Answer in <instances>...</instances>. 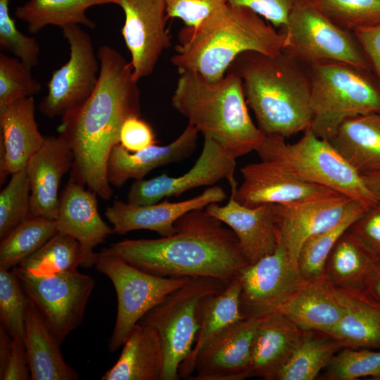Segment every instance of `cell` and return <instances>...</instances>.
I'll return each mask as SVG.
<instances>
[{"instance_id":"cell-1","label":"cell","mask_w":380,"mask_h":380,"mask_svg":"<svg viewBox=\"0 0 380 380\" xmlns=\"http://www.w3.org/2000/svg\"><path fill=\"white\" fill-rule=\"evenodd\" d=\"M100 72L95 89L80 106L62 116L58 136L74 154L71 175L104 200L113 195L107 165L120 144L122 124L140 116V91L130 62L114 48L101 46Z\"/></svg>"},{"instance_id":"cell-2","label":"cell","mask_w":380,"mask_h":380,"mask_svg":"<svg viewBox=\"0 0 380 380\" xmlns=\"http://www.w3.org/2000/svg\"><path fill=\"white\" fill-rule=\"evenodd\" d=\"M175 227L170 236L126 239L100 253L117 256L156 276H207L227 282L249 264L232 230L205 208L189 211L175 222Z\"/></svg>"},{"instance_id":"cell-3","label":"cell","mask_w":380,"mask_h":380,"mask_svg":"<svg viewBox=\"0 0 380 380\" xmlns=\"http://www.w3.org/2000/svg\"><path fill=\"white\" fill-rule=\"evenodd\" d=\"M227 72L241 78L247 105L265 136L286 139L310 128L308 67L284 51L275 55L246 51Z\"/></svg>"},{"instance_id":"cell-4","label":"cell","mask_w":380,"mask_h":380,"mask_svg":"<svg viewBox=\"0 0 380 380\" xmlns=\"http://www.w3.org/2000/svg\"><path fill=\"white\" fill-rule=\"evenodd\" d=\"M179 41L170 58L179 74L194 72L215 82L243 52L280 53L284 36L250 8L227 3L197 25H184Z\"/></svg>"},{"instance_id":"cell-5","label":"cell","mask_w":380,"mask_h":380,"mask_svg":"<svg viewBox=\"0 0 380 380\" xmlns=\"http://www.w3.org/2000/svg\"><path fill=\"white\" fill-rule=\"evenodd\" d=\"M172 106L234 158L255 151L265 138L250 116L241 78L232 72L215 82L179 73Z\"/></svg>"},{"instance_id":"cell-6","label":"cell","mask_w":380,"mask_h":380,"mask_svg":"<svg viewBox=\"0 0 380 380\" xmlns=\"http://www.w3.org/2000/svg\"><path fill=\"white\" fill-rule=\"evenodd\" d=\"M311 80L310 129L331 140L347 120L380 113V86L369 70L327 62L309 67Z\"/></svg>"},{"instance_id":"cell-7","label":"cell","mask_w":380,"mask_h":380,"mask_svg":"<svg viewBox=\"0 0 380 380\" xmlns=\"http://www.w3.org/2000/svg\"><path fill=\"white\" fill-rule=\"evenodd\" d=\"M260 159L273 160L306 182L323 186L369 208L378 203L358 174L330 141L309 128L296 143L285 138L265 136L255 150Z\"/></svg>"},{"instance_id":"cell-8","label":"cell","mask_w":380,"mask_h":380,"mask_svg":"<svg viewBox=\"0 0 380 380\" xmlns=\"http://www.w3.org/2000/svg\"><path fill=\"white\" fill-rule=\"evenodd\" d=\"M227 283L212 277H189L139 321L159 335L164 353L160 380L180 379L179 368L191 351L199 329L201 303L204 298L222 291Z\"/></svg>"},{"instance_id":"cell-9","label":"cell","mask_w":380,"mask_h":380,"mask_svg":"<svg viewBox=\"0 0 380 380\" xmlns=\"http://www.w3.org/2000/svg\"><path fill=\"white\" fill-rule=\"evenodd\" d=\"M282 51L307 67L327 62L369 70L353 32L332 22L313 0H296L288 18Z\"/></svg>"},{"instance_id":"cell-10","label":"cell","mask_w":380,"mask_h":380,"mask_svg":"<svg viewBox=\"0 0 380 380\" xmlns=\"http://www.w3.org/2000/svg\"><path fill=\"white\" fill-rule=\"evenodd\" d=\"M96 270L108 277L117 295L118 310L108 349L114 352L127 340L142 317L167 296L181 287L189 277L156 276L117 256L98 253Z\"/></svg>"},{"instance_id":"cell-11","label":"cell","mask_w":380,"mask_h":380,"mask_svg":"<svg viewBox=\"0 0 380 380\" xmlns=\"http://www.w3.org/2000/svg\"><path fill=\"white\" fill-rule=\"evenodd\" d=\"M18 276L28 298L57 341L61 344L82 322L94 280L77 270L35 276L21 270Z\"/></svg>"},{"instance_id":"cell-12","label":"cell","mask_w":380,"mask_h":380,"mask_svg":"<svg viewBox=\"0 0 380 380\" xmlns=\"http://www.w3.org/2000/svg\"><path fill=\"white\" fill-rule=\"evenodd\" d=\"M244 319L258 320L279 310L304 280L285 247L241 268L235 277Z\"/></svg>"},{"instance_id":"cell-13","label":"cell","mask_w":380,"mask_h":380,"mask_svg":"<svg viewBox=\"0 0 380 380\" xmlns=\"http://www.w3.org/2000/svg\"><path fill=\"white\" fill-rule=\"evenodd\" d=\"M70 46V58L53 72L47 84V94L39 104L44 116H63L84 103L98 82L100 63L89 34L79 25L62 29Z\"/></svg>"},{"instance_id":"cell-14","label":"cell","mask_w":380,"mask_h":380,"mask_svg":"<svg viewBox=\"0 0 380 380\" xmlns=\"http://www.w3.org/2000/svg\"><path fill=\"white\" fill-rule=\"evenodd\" d=\"M114 4L125 13L121 32L138 82L153 72L161 54L170 46L165 0H115Z\"/></svg>"},{"instance_id":"cell-15","label":"cell","mask_w":380,"mask_h":380,"mask_svg":"<svg viewBox=\"0 0 380 380\" xmlns=\"http://www.w3.org/2000/svg\"><path fill=\"white\" fill-rule=\"evenodd\" d=\"M203 149L194 166L184 175L175 177L165 174L132 184L127 201L135 205H150L163 198L178 197L194 188L211 186L234 177L236 158L217 142L203 137Z\"/></svg>"},{"instance_id":"cell-16","label":"cell","mask_w":380,"mask_h":380,"mask_svg":"<svg viewBox=\"0 0 380 380\" xmlns=\"http://www.w3.org/2000/svg\"><path fill=\"white\" fill-rule=\"evenodd\" d=\"M359 202L336 193L321 198L273 204L277 243L297 265L299 251L309 237L337 224Z\"/></svg>"},{"instance_id":"cell-17","label":"cell","mask_w":380,"mask_h":380,"mask_svg":"<svg viewBox=\"0 0 380 380\" xmlns=\"http://www.w3.org/2000/svg\"><path fill=\"white\" fill-rule=\"evenodd\" d=\"M240 172L243 182L236 189L235 198L248 207L284 204L338 193L303 181L277 163L267 159L244 165Z\"/></svg>"},{"instance_id":"cell-18","label":"cell","mask_w":380,"mask_h":380,"mask_svg":"<svg viewBox=\"0 0 380 380\" xmlns=\"http://www.w3.org/2000/svg\"><path fill=\"white\" fill-rule=\"evenodd\" d=\"M258 321L244 319L215 336L197 354L193 367L195 374L188 379L243 380L251 377V344Z\"/></svg>"},{"instance_id":"cell-19","label":"cell","mask_w":380,"mask_h":380,"mask_svg":"<svg viewBox=\"0 0 380 380\" xmlns=\"http://www.w3.org/2000/svg\"><path fill=\"white\" fill-rule=\"evenodd\" d=\"M226 198L224 190L215 185L198 196L178 202L165 199L150 205H135L116 200L106 208L105 215L118 234L146 229L168 236L176 231L175 222L189 211L205 208L210 203H219Z\"/></svg>"},{"instance_id":"cell-20","label":"cell","mask_w":380,"mask_h":380,"mask_svg":"<svg viewBox=\"0 0 380 380\" xmlns=\"http://www.w3.org/2000/svg\"><path fill=\"white\" fill-rule=\"evenodd\" d=\"M97 194L85 189L84 184L70 175V179L59 196L56 218L58 232L75 239L82 249L81 266L95 265L98 253L94 248L103 243L114 233L101 217L98 210Z\"/></svg>"},{"instance_id":"cell-21","label":"cell","mask_w":380,"mask_h":380,"mask_svg":"<svg viewBox=\"0 0 380 380\" xmlns=\"http://www.w3.org/2000/svg\"><path fill=\"white\" fill-rule=\"evenodd\" d=\"M227 181L230 196L227 204L210 203L205 210L232 230L248 262L254 263L277 247L273 204L256 207L242 205L235 198L238 187L235 177Z\"/></svg>"},{"instance_id":"cell-22","label":"cell","mask_w":380,"mask_h":380,"mask_svg":"<svg viewBox=\"0 0 380 380\" xmlns=\"http://www.w3.org/2000/svg\"><path fill=\"white\" fill-rule=\"evenodd\" d=\"M73 163V152L61 137H44L42 146L26 166L30 185V216L56 220L61 181L72 170Z\"/></svg>"},{"instance_id":"cell-23","label":"cell","mask_w":380,"mask_h":380,"mask_svg":"<svg viewBox=\"0 0 380 380\" xmlns=\"http://www.w3.org/2000/svg\"><path fill=\"white\" fill-rule=\"evenodd\" d=\"M198 133L196 128L188 123L178 137L165 146L155 144L132 153L120 144L115 145L107 165L109 184L120 187L130 179H143L150 171L158 167L188 158L197 146Z\"/></svg>"},{"instance_id":"cell-24","label":"cell","mask_w":380,"mask_h":380,"mask_svg":"<svg viewBox=\"0 0 380 380\" xmlns=\"http://www.w3.org/2000/svg\"><path fill=\"white\" fill-rule=\"evenodd\" d=\"M33 96L15 101L0 110L1 183L8 174L26 168L44 137L34 118Z\"/></svg>"},{"instance_id":"cell-25","label":"cell","mask_w":380,"mask_h":380,"mask_svg":"<svg viewBox=\"0 0 380 380\" xmlns=\"http://www.w3.org/2000/svg\"><path fill=\"white\" fill-rule=\"evenodd\" d=\"M303 331L279 311L258 321L252 340V376L276 380Z\"/></svg>"},{"instance_id":"cell-26","label":"cell","mask_w":380,"mask_h":380,"mask_svg":"<svg viewBox=\"0 0 380 380\" xmlns=\"http://www.w3.org/2000/svg\"><path fill=\"white\" fill-rule=\"evenodd\" d=\"M277 311L302 331H316L328 335L344 312L334 287L325 277L304 281Z\"/></svg>"},{"instance_id":"cell-27","label":"cell","mask_w":380,"mask_h":380,"mask_svg":"<svg viewBox=\"0 0 380 380\" xmlns=\"http://www.w3.org/2000/svg\"><path fill=\"white\" fill-rule=\"evenodd\" d=\"M334 289L344 312L329 335L343 348L380 350V303L363 290Z\"/></svg>"},{"instance_id":"cell-28","label":"cell","mask_w":380,"mask_h":380,"mask_svg":"<svg viewBox=\"0 0 380 380\" xmlns=\"http://www.w3.org/2000/svg\"><path fill=\"white\" fill-rule=\"evenodd\" d=\"M23 341L32 380H77L63 357L60 343L28 298Z\"/></svg>"},{"instance_id":"cell-29","label":"cell","mask_w":380,"mask_h":380,"mask_svg":"<svg viewBox=\"0 0 380 380\" xmlns=\"http://www.w3.org/2000/svg\"><path fill=\"white\" fill-rule=\"evenodd\" d=\"M164 365L163 346L157 331L138 323L123 344L115 364L102 380H160Z\"/></svg>"},{"instance_id":"cell-30","label":"cell","mask_w":380,"mask_h":380,"mask_svg":"<svg viewBox=\"0 0 380 380\" xmlns=\"http://www.w3.org/2000/svg\"><path fill=\"white\" fill-rule=\"evenodd\" d=\"M329 141L361 176L380 172V113L346 120Z\"/></svg>"},{"instance_id":"cell-31","label":"cell","mask_w":380,"mask_h":380,"mask_svg":"<svg viewBox=\"0 0 380 380\" xmlns=\"http://www.w3.org/2000/svg\"><path fill=\"white\" fill-rule=\"evenodd\" d=\"M240 285L231 279L220 292L204 298L200 305L199 329L194 347L179 368V378L193 374L195 358L201 349L229 326L244 319L240 310Z\"/></svg>"},{"instance_id":"cell-32","label":"cell","mask_w":380,"mask_h":380,"mask_svg":"<svg viewBox=\"0 0 380 380\" xmlns=\"http://www.w3.org/2000/svg\"><path fill=\"white\" fill-rule=\"evenodd\" d=\"M376 260L347 230L333 246L325 263L324 277L334 288L363 290Z\"/></svg>"},{"instance_id":"cell-33","label":"cell","mask_w":380,"mask_h":380,"mask_svg":"<svg viewBox=\"0 0 380 380\" xmlns=\"http://www.w3.org/2000/svg\"><path fill=\"white\" fill-rule=\"evenodd\" d=\"M115 0H28L17 7L15 16L25 22L31 34L47 25L61 29L74 25L94 28L96 24L86 15V11L96 5L114 4Z\"/></svg>"},{"instance_id":"cell-34","label":"cell","mask_w":380,"mask_h":380,"mask_svg":"<svg viewBox=\"0 0 380 380\" xmlns=\"http://www.w3.org/2000/svg\"><path fill=\"white\" fill-rule=\"evenodd\" d=\"M342 348L327 334L303 331L276 380L315 379Z\"/></svg>"},{"instance_id":"cell-35","label":"cell","mask_w":380,"mask_h":380,"mask_svg":"<svg viewBox=\"0 0 380 380\" xmlns=\"http://www.w3.org/2000/svg\"><path fill=\"white\" fill-rule=\"evenodd\" d=\"M58 233L55 220L29 216L0 244V268L10 270L38 251Z\"/></svg>"},{"instance_id":"cell-36","label":"cell","mask_w":380,"mask_h":380,"mask_svg":"<svg viewBox=\"0 0 380 380\" xmlns=\"http://www.w3.org/2000/svg\"><path fill=\"white\" fill-rule=\"evenodd\" d=\"M367 208L363 204L357 203L334 227L305 241L297 258L298 269L304 281H314L324 277L325 263L333 246Z\"/></svg>"},{"instance_id":"cell-37","label":"cell","mask_w":380,"mask_h":380,"mask_svg":"<svg viewBox=\"0 0 380 380\" xmlns=\"http://www.w3.org/2000/svg\"><path fill=\"white\" fill-rule=\"evenodd\" d=\"M82 261V249L74 238L58 232L38 251L24 259L18 267L32 275L45 276L77 270Z\"/></svg>"},{"instance_id":"cell-38","label":"cell","mask_w":380,"mask_h":380,"mask_svg":"<svg viewBox=\"0 0 380 380\" xmlns=\"http://www.w3.org/2000/svg\"><path fill=\"white\" fill-rule=\"evenodd\" d=\"M30 185L26 168L11 174L0 193V239L30 216Z\"/></svg>"},{"instance_id":"cell-39","label":"cell","mask_w":380,"mask_h":380,"mask_svg":"<svg viewBox=\"0 0 380 380\" xmlns=\"http://www.w3.org/2000/svg\"><path fill=\"white\" fill-rule=\"evenodd\" d=\"M367 376L380 380V350L342 348L324 369L321 379L355 380Z\"/></svg>"},{"instance_id":"cell-40","label":"cell","mask_w":380,"mask_h":380,"mask_svg":"<svg viewBox=\"0 0 380 380\" xmlns=\"http://www.w3.org/2000/svg\"><path fill=\"white\" fill-rule=\"evenodd\" d=\"M338 27L350 32L380 25V0H313Z\"/></svg>"},{"instance_id":"cell-41","label":"cell","mask_w":380,"mask_h":380,"mask_svg":"<svg viewBox=\"0 0 380 380\" xmlns=\"http://www.w3.org/2000/svg\"><path fill=\"white\" fill-rule=\"evenodd\" d=\"M27 304L28 297L14 271L0 268L1 325L12 337L23 339Z\"/></svg>"},{"instance_id":"cell-42","label":"cell","mask_w":380,"mask_h":380,"mask_svg":"<svg viewBox=\"0 0 380 380\" xmlns=\"http://www.w3.org/2000/svg\"><path fill=\"white\" fill-rule=\"evenodd\" d=\"M31 69L16 57L0 54V110L41 91L42 85L32 77Z\"/></svg>"},{"instance_id":"cell-43","label":"cell","mask_w":380,"mask_h":380,"mask_svg":"<svg viewBox=\"0 0 380 380\" xmlns=\"http://www.w3.org/2000/svg\"><path fill=\"white\" fill-rule=\"evenodd\" d=\"M0 47L32 68L38 65L39 46L37 40L16 27L9 13V0H0Z\"/></svg>"},{"instance_id":"cell-44","label":"cell","mask_w":380,"mask_h":380,"mask_svg":"<svg viewBox=\"0 0 380 380\" xmlns=\"http://www.w3.org/2000/svg\"><path fill=\"white\" fill-rule=\"evenodd\" d=\"M167 18H179L185 26H196L227 0H165Z\"/></svg>"},{"instance_id":"cell-45","label":"cell","mask_w":380,"mask_h":380,"mask_svg":"<svg viewBox=\"0 0 380 380\" xmlns=\"http://www.w3.org/2000/svg\"><path fill=\"white\" fill-rule=\"evenodd\" d=\"M377 260L380 258V203L369 207L347 229Z\"/></svg>"},{"instance_id":"cell-46","label":"cell","mask_w":380,"mask_h":380,"mask_svg":"<svg viewBox=\"0 0 380 380\" xmlns=\"http://www.w3.org/2000/svg\"><path fill=\"white\" fill-rule=\"evenodd\" d=\"M296 0H227V3L246 7L263 17L273 27L283 31Z\"/></svg>"},{"instance_id":"cell-47","label":"cell","mask_w":380,"mask_h":380,"mask_svg":"<svg viewBox=\"0 0 380 380\" xmlns=\"http://www.w3.org/2000/svg\"><path fill=\"white\" fill-rule=\"evenodd\" d=\"M151 126L140 116L127 118L122 125L120 144L128 151L134 153L156 144Z\"/></svg>"},{"instance_id":"cell-48","label":"cell","mask_w":380,"mask_h":380,"mask_svg":"<svg viewBox=\"0 0 380 380\" xmlns=\"http://www.w3.org/2000/svg\"><path fill=\"white\" fill-rule=\"evenodd\" d=\"M0 379H30L27 356L23 338L12 337L8 355L5 362L0 366Z\"/></svg>"},{"instance_id":"cell-49","label":"cell","mask_w":380,"mask_h":380,"mask_svg":"<svg viewBox=\"0 0 380 380\" xmlns=\"http://www.w3.org/2000/svg\"><path fill=\"white\" fill-rule=\"evenodd\" d=\"M367 61L369 70L380 86V25L353 32Z\"/></svg>"},{"instance_id":"cell-50","label":"cell","mask_w":380,"mask_h":380,"mask_svg":"<svg viewBox=\"0 0 380 380\" xmlns=\"http://www.w3.org/2000/svg\"><path fill=\"white\" fill-rule=\"evenodd\" d=\"M363 291L380 303V267L376 264L369 272Z\"/></svg>"},{"instance_id":"cell-51","label":"cell","mask_w":380,"mask_h":380,"mask_svg":"<svg viewBox=\"0 0 380 380\" xmlns=\"http://www.w3.org/2000/svg\"><path fill=\"white\" fill-rule=\"evenodd\" d=\"M362 177L368 189L380 203V172L364 175Z\"/></svg>"},{"instance_id":"cell-52","label":"cell","mask_w":380,"mask_h":380,"mask_svg":"<svg viewBox=\"0 0 380 380\" xmlns=\"http://www.w3.org/2000/svg\"><path fill=\"white\" fill-rule=\"evenodd\" d=\"M376 265L380 267V258L376 260Z\"/></svg>"}]
</instances>
